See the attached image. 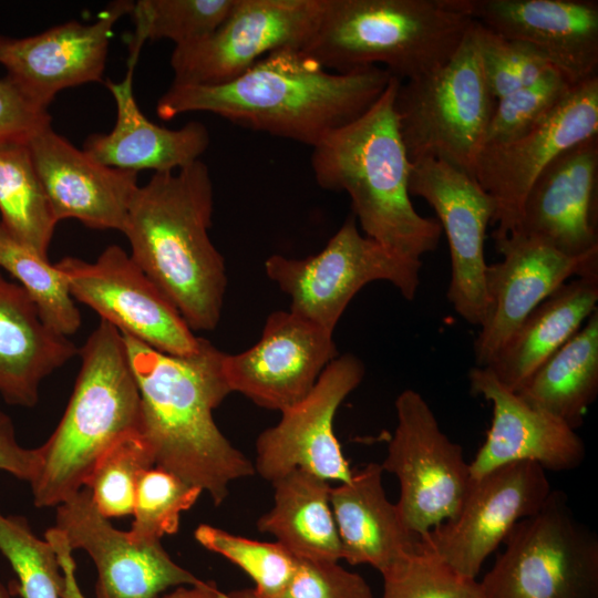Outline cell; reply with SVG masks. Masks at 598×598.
I'll return each instance as SVG.
<instances>
[{
  "mask_svg": "<svg viewBox=\"0 0 598 598\" xmlns=\"http://www.w3.org/2000/svg\"><path fill=\"white\" fill-rule=\"evenodd\" d=\"M236 0H140L131 16L135 30L130 44L127 68L135 69L147 40L167 39L175 48L210 35L228 17Z\"/></svg>",
  "mask_w": 598,
  "mask_h": 598,
  "instance_id": "cell-32",
  "label": "cell"
},
{
  "mask_svg": "<svg viewBox=\"0 0 598 598\" xmlns=\"http://www.w3.org/2000/svg\"><path fill=\"white\" fill-rule=\"evenodd\" d=\"M598 276L573 278L543 301L487 365L516 392L597 310Z\"/></svg>",
  "mask_w": 598,
  "mask_h": 598,
  "instance_id": "cell-28",
  "label": "cell"
},
{
  "mask_svg": "<svg viewBox=\"0 0 598 598\" xmlns=\"http://www.w3.org/2000/svg\"><path fill=\"white\" fill-rule=\"evenodd\" d=\"M409 193L433 208L446 236L447 300L462 319L480 327L488 309L484 241L496 210L493 198L472 175L432 158L411 163Z\"/></svg>",
  "mask_w": 598,
  "mask_h": 598,
  "instance_id": "cell-16",
  "label": "cell"
},
{
  "mask_svg": "<svg viewBox=\"0 0 598 598\" xmlns=\"http://www.w3.org/2000/svg\"><path fill=\"white\" fill-rule=\"evenodd\" d=\"M38 467V448L21 446L12 420L0 411V470L30 483Z\"/></svg>",
  "mask_w": 598,
  "mask_h": 598,
  "instance_id": "cell-43",
  "label": "cell"
},
{
  "mask_svg": "<svg viewBox=\"0 0 598 598\" xmlns=\"http://www.w3.org/2000/svg\"><path fill=\"white\" fill-rule=\"evenodd\" d=\"M79 353L81 368L65 412L38 447L30 485L39 508L56 507L76 494L97 458L140 429L141 395L123 334L101 320Z\"/></svg>",
  "mask_w": 598,
  "mask_h": 598,
  "instance_id": "cell-5",
  "label": "cell"
},
{
  "mask_svg": "<svg viewBox=\"0 0 598 598\" xmlns=\"http://www.w3.org/2000/svg\"><path fill=\"white\" fill-rule=\"evenodd\" d=\"M513 233L538 238L570 257L598 251V135L546 166L529 188Z\"/></svg>",
  "mask_w": 598,
  "mask_h": 598,
  "instance_id": "cell-22",
  "label": "cell"
},
{
  "mask_svg": "<svg viewBox=\"0 0 598 598\" xmlns=\"http://www.w3.org/2000/svg\"><path fill=\"white\" fill-rule=\"evenodd\" d=\"M382 474L381 464L369 463L330 492L342 559L369 565L381 575L421 548V538L406 528L396 505L388 499Z\"/></svg>",
  "mask_w": 598,
  "mask_h": 598,
  "instance_id": "cell-26",
  "label": "cell"
},
{
  "mask_svg": "<svg viewBox=\"0 0 598 598\" xmlns=\"http://www.w3.org/2000/svg\"><path fill=\"white\" fill-rule=\"evenodd\" d=\"M481 66L495 100L530 85L554 69L528 45L507 39L474 21Z\"/></svg>",
  "mask_w": 598,
  "mask_h": 598,
  "instance_id": "cell-40",
  "label": "cell"
},
{
  "mask_svg": "<svg viewBox=\"0 0 598 598\" xmlns=\"http://www.w3.org/2000/svg\"><path fill=\"white\" fill-rule=\"evenodd\" d=\"M162 598H255L251 589L233 592L220 590L214 581L199 580L194 585L179 586Z\"/></svg>",
  "mask_w": 598,
  "mask_h": 598,
  "instance_id": "cell-44",
  "label": "cell"
},
{
  "mask_svg": "<svg viewBox=\"0 0 598 598\" xmlns=\"http://www.w3.org/2000/svg\"><path fill=\"white\" fill-rule=\"evenodd\" d=\"M363 362L351 353L338 355L312 390L282 410L274 426L256 440L255 472L272 483L301 470L327 482H348L352 471L334 433V417L346 398L362 382Z\"/></svg>",
  "mask_w": 598,
  "mask_h": 598,
  "instance_id": "cell-15",
  "label": "cell"
},
{
  "mask_svg": "<svg viewBox=\"0 0 598 598\" xmlns=\"http://www.w3.org/2000/svg\"><path fill=\"white\" fill-rule=\"evenodd\" d=\"M202 489L159 466L144 471L138 480L128 536L138 542L161 540L175 534L181 514L198 499Z\"/></svg>",
  "mask_w": 598,
  "mask_h": 598,
  "instance_id": "cell-37",
  "label": "cell"
},
{
  "mask_svg": "<svg viewBox=\"0 0 598 598\" xmlns=\"http://www.w3.org/2000/svg\"><path fill=\"white\" fill-rule=\"evenodd\" d=\"M55 266L72 297L121 333L173 355L198 349L200 338L122 247H106L93 262L64 257Z\"/></svg>",
  "mask_w": 598,
  "mask_h": 598,
  "instance_id": "cell-13",
  "label": "cell"
},
{
  "mask_svg": "<svg viewBox=\"0 0 598 598\" xmlns=\"http://www.w3.org/2000/svg\"><path fill=\"white\" fill-rule=\"evenodd\" d=\"M421 267L422 260L361 234L353 215L316 255L296 259L275 254L265 261L268 278L289 296V310L332 333L349 302L370 282H390L404 299L413 300Z\"/></svg>",
  "mask_w": 598,
  "mask_h": 598,
  "instance_id": "cell-9",
  "label": "cell"
},
{
  "mask_svg": "<svg viewBox=\"0 0 598 598\" xmlns=\"http://www.w3.org/2000/svg\"><path fill=\"white\" fill-rule=\"evenodd\" d=\"M0 598H10L9 591L6 589V587L0 582Z\"/></svg>",
  "mask_w": 598,
  "mask_h": 598,
  "instance_id": "cell-45",
  "label": "cell"
},
{
  "mask_svg": "<svg viewBox=\"0 0 598 598\" xmlns=\"http://www.w3.org/2000/svg\"><path fill=\"white\" fill-rule=\"evenodd\" d=\"M133 74L127 68L122 81H107L116 104L115 125L107 134L89 136L83 151L101 164L135 173L174 172L198 161L210 142L207 127L197 121L175 130L153 123L135 101Z\"/></svg>",
  "mask_w": 598,
  "mask_h": 598,
  "instance_id": "cell-25",
  "label": "cell"
},
{
  "mask_svg": "<svg viewBox=\"0 0 598 598\" xmlns=\"http://www.w3.org/2000/svg\"><path fill=\"white\" fill-rule=\"evenodd\" d=\"M213 210L210 173L198 159L138 186L122 230L133 260L193 331L218 326L227 287L224 258L208 234Z\"/></svg>",
  "mask_w": 598,
  "mask_h": 598,
  "instance_id": "cell-3",
  "label": "cell"
},
{
  "mask_svg": "<svg viewBox=\"0 0 598 598\" xmlns=\"http://www.w3.org/2000/svg\"><path fill=\"white\" fill-rule=\"evenodd\" d=\"M153 466L155 462L148 445L138 432H132L97 458L84 486L104 517L132 515L138 480Z\"/></svg>",
  "mask_w": 598,
  "mask_h": 598,
  "instance_id": "cell-34",
  "label": "cell"
},
{
  "mask_svg": "<svg viewBox=\"0 0 598 598\" xmlns=\"http://www.w3.org/2000/svg\"><path fill=\"white\" fill-rule=\"evenodd\" d=\"M51 125L48 110L25 97L7 78H0V141H29Z\"/></svg>",
  "mask_w": 598,
  "mask_h": 598,
  "instance_id": "cell-42",
  "label": "cell"
},
{
  "mask_svg": "<svg viewBox=\"0 0 598 598\" xmlns=\"http://www.w3.org/2000/svg\"><path fill=\"white\" fill-rule=\"evenodd\" d=\"M382 577V598H485L476 578L460 575L422 546Z\"/></svg>",
  "mask_w": 598,
  "mask_h": 598,
  "instance_id": "cell-38",
  "label": "cell"
},
{
  "mask_svg": "<svg viewBox=\"0 0 598 598\" xmlns=\"http://www.w3.org/2000/svg\"><path fill=\"white\" fill-rule=\"evenodd\" d=\"M324 0H236L225 21L207 38L174 48V84L229 82L266 55L303 50L312 39Z\"/></svg>",
  "mask_w": 598,
  "mask_h": 598,
  "instance_id": "cell-11",
  "label": "cell"
},
{
  "mask_svg": "<svg viewBox=\"0 0 598 598\" xmlns=\"http://www.w3.org/2000/svg\"><path fill=\"white\" fill-rule=\"evenodd\" d=\"M480 581L485 598H598V536L559 491L515 525Z\"/></svg>",
  "mask_w": 598,
  "mask_h": 598,
  "instance_id": "cell-8",
  "label": "cell"
},
{
  "mask_svg": "<svg viewBox=\"0 0 598 598\" xmlns=\"http://www.w3.org/2000/svg\"><path fill=\"white\" fill-rule=\"evenodd\" d=\"M0 268L19 281L52 330L64 337L79 330L81 315L61 271L49 258L14 238L1 221Z\"/></svg>",
  "mask_w": 598,
  "mask_h": 598,
  "instance_id": "cell-33",
  "label": "cell"
},
{
  "mask_svg": "<svg viewBox=\"0 0 598 598\" xmlns=\"http://www.w3.org/2000/svg\"><path fill=\"white\" fill-rule=\"evenodd\" d=\"M483 27L543 55L571 85L597 75L594 0H444Z\"/></svg>",
  "mask_w": 598,
  "mask_h": 598,
  "instance_id": "cell-21",
  "label": "cell"
},
{
  "mask_svg": "<svg viewBox=\"0 0 598 598\" xmlns=\"http://www.w3.org/2000/svg\"><path fill=\"white\" fill-rule=\"evenodd\" d=\"M516 393L574 430L582 424L598 394V309Z\"/></svg>",
  "mask_w": 598,
  "mask_h": 598,
  "instance_id": "cell-30",
  "label": "cell"
},
{
  "mask_svg": "<svg viewBox=\"0 0 598 598\" xmlns=\"http://www.w3.org/2000/svg\"><path fill=\"white\" fill-rule=\"evenodd\" d=\"M133 4L111 2L93 23L69 21L25 38L0 35L6 76L45 110L62 90L101 82L114 25Z\"/></svg>",
  "mask_w": 598,
  "mask_h": 598,
  "instance_id": "cell-20",
  "label": "cell"
},
{
  "mask_svg": "<svg viewBox=\"0 0 598 598\" xmlns=\"http://www.w3.org/2000/svg\"><path fill=\"white\" fill-rule=\"evenodd\" d=\"M468 382L471 392L493 406L486 439L470 463L471 478L515 462H533L554 472L576 470L584 463L586 447L576 430L527 403L488 368H472Z\"/></svg>",
  "mask_w": 598,
  "mask_h": 598,
  "instance_id": "cell-23",
  "label": "cell"
},
{
  "mask_svg": "<svg viewBox=\"0 0 598 598\" xmlns=\"http://www.w3.org/2000/svg\"><path fill=\"white\" fill-rule=\"evenodd\" d=\"M495 104L482 71L473 21L444 64L400 81L394 112L410 162L437 159L473 176Z\"/></svg>",
  "mask_w": 598,
  "mask_h": 598,
  "instance_id": "cell-7",
  "label": "cell"
},
{
  "mask_svg": "<svg viewBox=\"0 0 598 598\" xmlns=\"http://www.w3.org/2000/svg\"><path fill=\"white\" fill-rule=\"evenodd\" d=\"M0 553L18 577L22 598H63L65 579L59 556L49 540L34 535L23 516L0 512Z\"/></svg>",
  "mask_w": 598,
  "mask_h": 598,
  "instance_id": "cell-36",
  "label": "cell"
},
{
  "mask_svg": "<svg viewBox=\"0 0 598 598\" xmlns=\"http://www.w3.org/2000/svg\"><path fill=\"white\" fill-rule=\"evenodd\" d=\"M571 86L563 74L551 69L530 85L496 100L482 147L514 140L530 130Z\"/></svg>",
  "mask_w": 598,
  "mask_h": 598,
  "instance_id": "cell-39",
  "label": "cell"
},
{
  "mask_svg": "<svg viewBox=\"0 0 598 598\" xmlns=\"http://www.w3.org/2000/svg\"><path fill=\"white\" fill-rule=\"evenodd\" d=\"M53 528L71 550L83 549L94 561L95 598H162L200 580L175 563L161 540H134L115 528L85 486L56 506Z\"/></svg>",
  "mask_w": 598,
  "mask_h": 598,
  "instance_id": "cell-18",
  "label": "cell"
},
{
  "mask_svg": "<svg viewBox=\"0 0 598 598\" xmlns=\"http://www.w3.org/2000/svg\"><path fill=\"white\" fill-rule=\"evenodd\" d=\"M400 80L392 78L380 99L360 117L312 147L316 183L344 192L363 234L405 257L422 260L436 249L442 228L411 202V162L394 112Z\"/></svg>",
  "mask_w": 598,
  "mask_h": 598,
  "instance_id": "cell-4",
  "label": "cell"
},
{
  "mask_svg": "<svg viewBox=\"0 0 598 598\" xmlns=\"http://www.w3.org/2000/svg\"><path fill=\"white\" fill-rule=\"evenodd\" d=\"M551 491L536 463L499 466L471 480L457 515L421 537V546L460 575L476 578L486 558L517 523L544 506Z\"/></svg>",
  "mask_w": 598,
  "mask_h": 598,
  "instance_id": "cell-14",
  "label": "cell"
},
{
  "mask_svg": "<svg viewBox=\"0 0 598 598\" xmlns=\"http://www.w3.org/2000/svg\"><path fill=\"white\" fill-rule=\"evenodd\" d=\"M598 135V76L570 87L535 126L514 140L486 145L478 152L473 177L493 198L495 241L516 227L534 181L560 153Z\"/></svg>",
  "mask_w": 598,
  "mask_h": 598,
  "instance_id": "cell-12",
  "label": "cell"
},
{
  "mask_svg": "<svg viewBox=\"0 0 598 598\" xmlns=\"http://www.w3.org/2000/svg\"><path fill=\"white\" fill-rule=\"evenodd\" d=\"M79 349L42 320L28 292L0 272V395L11 405L32 408L42 381Z\"/></svg>",
  "mask_w": 598,
  "mask_h": 598,
  "instance_id": "cell-27",
  "label": "cell"
},
{
  "mask_svg": "<svg viewBox=\"0 0 598 598\" xmlns=\"http://www.w3.org/2000/svg\"><path fill=\"white\" fill-rule=\"evenodd\" d=\"M123 338L141 395L138 433L155 465L207 493L219 506L233 482L256 474L252 462L229 442L213 416L233 393L224 370L226 353L204 338L187 355Z\"/></svg>",
  "mask_w": 598,
  "mask_h": 598,
  "instance_id": "cell-2",
  "label": "cell"
},
{
  "mask_svg": "<svg viewBox=\"0 0 598 598\" xmlns=\"http://www.w3.org/2000/svg\"><path fill=\"white\" fill-rule=\"evenodd\" d=\"M503 259L487 265L488 309L474 342L476 367H487L522 322L573 278L598 276V251L570 257L547 243L511 234L495 241Z\"/></svg>",
  "mask_w": 598,
  "mask_h": 598,
  "instance_id": "cell-17",
  "label": "cell"
},
{
  "mask_svg": "<svg viewBox=\"0 0 598 598\" xmlns=\"http://www.w3.org/2000/svg\"><path fill=\"white\" fill-rule=\"evenodd\" d=\"M52 214L94 229L122 231L137 173L99 163L49 125L28 141Z\"/></svg>",
  "mask_w": 598,
  "mask_h": 598,
  "instance_id": "cell-24",
  "label": "cell"
},
{
  "mask_svg": "<svg viewBox=\"0 0 598 598\" xmlns=\"http://www.w3.org/2000/svg\"><path fill=\"white\" fill-rule=\"evenodd\" d=\"M276 598H373L365 579L339 561L298 559L297 568Z\"/></svg>",
  "mask_w": 598,
  "mask_h": 598,
  "instance_id": "cell-41",
  "label": "cell"
},
{
  "mask_svg": "<svg viewBox=\"0 0 598 598\" xmlns=\"http://www.w3.org/2000/svg\"><path fill=\"white\" fill-rule=\"evenodd\" d=\"M1 224L19 241L49 258L55 220L28 141H0Z\"/></svg>",
  "mask_w": 598,
  "mask_h": 598,
  "instance_id": "cell-31",
  "label": "cell"
},
{
  "mask_svg": "<svg viewBox=\"0 0 598 598\" xmlns=\"http://www.w3.org/2000/svg\"><path fill=\"white\" fill-rule=\"evenodd\" d=\"M271 484L274 505L258 518V530L274 536L297 559L336 563L342 559L330 504V483L295 470Z\"/></svg>",
  "mask_w": 598,
  "mask_h": 598,
  "instance_id": "cell-29",
  "label": "cell"
},
{
  "mask_svg": "<svg viewBox=\"0 0 598 598\" xmlns=\"http://www.w3.org/2000/svg\"><path fill=\"white\" fill-rule=\"evenodd\" d=\"M394 406L396 426L381 466L398 478L401 519L421 538L460 512L472 480L470 463L417 391L403 390Z\"/></svg>",
  "mask_w": 598,
  "mask_h": 598,
  "instance_id": "cell-10",
  "label": "cell"
},
{
  "mask_svg": "<svg viewBox=\"0 0 598 598\" xmlns=\"http://www.w3.org/2000/svg\"><path fill=\"white\" fill-rule=\"evenodd\" d=\"M472 23L444 0H324L302 51L331 72L380 66L404 82L444 64Z\"/></svg>",
  "mask_w": 598,
  "mask_h": 598,
  "instance_id": "cell-6",
  "label": "cell"
},
{
  "mask_svg": "<svg viewBox=\"0 0 598 598\" xmlns=\"http://www.w3.org/2000/svg\"><path fill=\"white\" fill-rule=\"evenodd\" d=\"M194 537L204 548L245 571L255 585V598H276L298 565V559L277 542L254 540L208 524H200Z\"/></svg>",
  "mask_w": 598,
  "mask_h": 598,
  "instance_id": "cell-35",
  "label": "cell"
},
{
  "mask_svg": "<svg viewBox=\"0 0 598 598\" xmlns=\"http://www.w3.org/2000/svg\"><path fill=\"white\" fill-rule=\"evenodd\" d=\"M392 78L380 66L331 72L302 50L285 49L223 84L172 83L156 112L163 120L209 112L235 125L315 147L364 114Z\"/></svg>",
  "mask_w": 598,
  "mask_h": 598,
  "instance_id": "cell-1",
  "label": "cell"
},
{
  "mask_svg": "<svg viewBox=\"0 0 598 598\" xmlns=\"http://www.w3.org/2000/svg\"><path fill=\"white\" fill-rule=\"evenodd\" d=\"M337 357L332 332L291 310H279L268 316L252 347L226 353L224 370L231 392L281 412L302 400Z\"/></svg>",
  "mask_w": 598,
  "mask_h": 598,
  "instance_id": "cell-19",
  "label": "cell"
}]
</instances>
